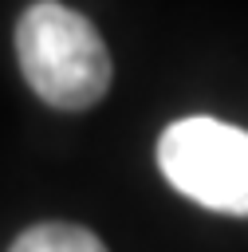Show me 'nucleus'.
I'll return each mask as SVG.
<instances>
[{"label": "nucleus", "instance_id": "nucleus-1", "mask_svg": "<svg viewBox=\"0 0 248 252\" xmlns=\"http://www.w3.org/2000/svg\"><path fill=\"white\" fill-rule=\"evenodd\" d=\"M16 59L24 83L55 110L94 106L114 75L98 28L59 0H35L20 12Z\"/></svg>", "mask_w": 248, "mask_h": 252}, {"label": "nucleus", "instance_id": "nucleus-2", "mask_svg": "<svg viewBox=\"0 0 248 252\" xmlns=\"http://www.w3.org/2000/svg\"><path fill=\"white\" fill-rule=\"evenodd\" d=\"M157 169L201 209L248 217V130L209 114L177 118L157 138Z\"/></svg>", "mask_w": 248, "mask_h": 252}, {"label": "nucleus", "instance_id": "nucleus-3", "mask_svg": "<svg viewBox=\"0 0 248 252\" xmlns=\"http://www.w3.org/2000/svg\"><path fill=\"white\" fill-rule=\"evenodd\" d=\"M8 252H106V244L83 228V224H67V220H43L24 228Z\"/></svg>", "mask_w": 248, "mask_h": 252}]
</instances>
